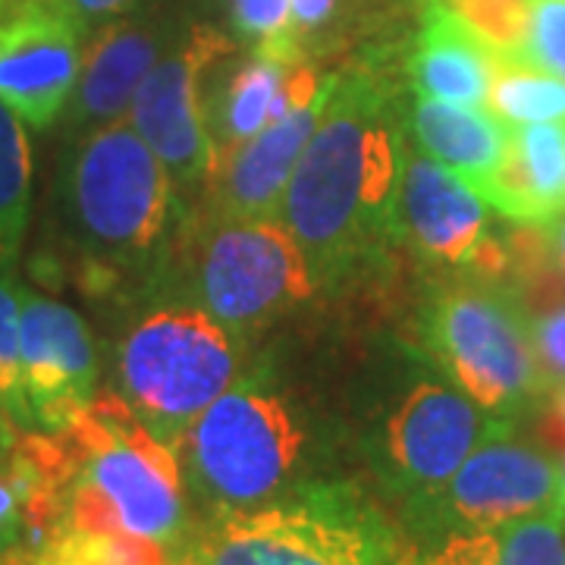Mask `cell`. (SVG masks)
<instances>
[{
    "mask_svg": "<svg viewBox=\"0 0 565 565\" xmlns=\"http://www.w3.org/2000/svg\"><path fill=\"white\" fill-rule=\"evenodd\" d=\"M403 154L384 79L340 76L277 214L302 245L318 289L349 277L396 236Z\"/></svg>",
    "mask_w": 565,
    "mask_h": 565,
    "instance_id": "cell-1",
    "label": "cell"
},
{
    "mask_svg": "<svg viewBox=\"0 0 565 565\" xmlns=\"http://www.w3.org/2000/svg\"><path fill=\"white\" fill-rule=\"evenodd\" d=\"M170 207L173 177L132 122L73 136L57 177V211L85 282L102 289L148 262L163 243Z\"/></svg>",
    "mask_w": 565,
    "mask_h": 565,
    "instance_id": "cell-2",
    "label": "cell"
},
{
    "mask_svg": "<svg viewBox=\"0 0 565 565\" xmlns=\"http://www.w3.org/2000/svg\"><path fill=\"white\" fill-rule=\"evenodd\" d=\"M185 565H418L403 531L343 481H308L277 500L214 515Z\"/></svg>",
    "mask_w": 565,
    "mask_h": 565,
    "instance_id": "cell-3",
    "label": "cell"
},
{
    "mask_svg": "<svg viewBox=\"0 0 565 565\" xmlns=\"http://www.w3.org/2000/svg\"><path fill=\"white\" fill-rule=\"evenodd\" d=\"M308 449L299 412L274 384L243 377L182 434L189 484L214 515L252 509L299 487Z\"/></svg>",
    "mask_w": 565,
    "mask_h": 565,
    "instance_id": "cell-4",
    "label": "cell"
},
{
    "mask_svg": "<svg viewBox=\"0 0 565 565\" xmlns=\"http://www.w3.org/2000/svg\"><path fill=\"white\" fill-rule=\"evenodd\" d=\"M236 374L239 345L233 333L192 305H161L141 315L117 345V393L170 449L236 384Z\"/></svg>",
    "mask_w": 565,
    "mask_h": 565,
    "instance_id": "cell-5",
    "label": "cell"
},
{
    "mask_svg": "<svg viewBox=\"0 0 565 565\" xmlns=\"http://www.w3.org/2000/svg\"><path fill=\"white\" fill-rule=\"evenodd\" d=\"M424 345L487 415L505 418L546 393L525 305L503 282H456L424 318Z\"/></svg>",
    "mask_w": 565,
    "mask_h": 565,
    "instance_id": "cell-6",
    "label": "cell"
},
{
    "mask_svg": "<svg viewBox=\"0 0 565 565\" xmlns=\"http://www.w3.org/2000/svg\"><path fill=\"white\" fill-rule=\"evenodd\" d=\"M54 434H61L73 456V478L95 487L114 505L126 534L158 541L170 550L182 546L185 503L180 456L136 418L120 393H95L92 403Z\"/></svg>",
    "mask_w": 565,
    "mask_h": 565,
    "instance_id": "cell-7",
    "label": "cell"
},
{
    "mask_svg": "<svg viewBox=\"0 0 565 565\" xmlns=\"http://www.w3.org/2000/svg\"><path fill=\"white\" fill-rule=\"evenodd\" d=\"M189 267L199 305L233 337L280 321L318 289L302 245L280 217L204 214Z\"/></svg>",
    "mask_w": 565,
    "mask_h": 565,
    "instance_id": "cell-8",
    "label": "cell"
},
{
    "mask_svg": "<svg viewBox=\"0 0 565 565\" xmlns=\"http://www.w3.org/2000/svg\"><path fill=\"white\" fill-rule=\"evenodd\" d=\"M553 509H565L563 459L544 444L512 437V424L487 437L444 490L412 503L415 519L444 534L497 531Z\"/></svg>",
    "mask_w": 565,
    "mask_h": 565,
    "instance_id": "cell-9",
    "label": "cell"
},
{
    "mask_svg": "<svg viewBox=\"0 0 565 565\" xmlns=\"http://www.w3.org/2000/svg\"><path fill=\"white\" fill-rule=\"evenodd\" d=\"M233 54V41L214 25H192L163 51L141 79L129 122L151 145L177 185L211 180L214 148L204 129V85L214 66Z\"/></svg>",
    "mask_w": 565,
    "mask_h": 565,
    "instance_id": "cell-10",
    "label": "cell"
},
{
    "mask_svg": "<svg viewBox=\"0 0 565 565\" xmlns=\"http://www.w3.org/2000/svg\"><path fill=\"white\" fill-rule=\"evenodd\" d=\"M505 418L487 415L462 390L418 381L403 393L381 434V471L412 503L434 497Z\"/></svg>",
    "mask_w": 565,
    "mask_h": 565,
    "instance_id": "cell-11",
    "label": "cell"
},
{
    "mask_svg": "<svg viewBox=\"0 0 565 565\" xmlns=\"http://www.w3.org/2000/svg\"><path fill=\"white\" fill-rule=\"evenodd\" d=\"M85 39L63 0H0V102L35 129L54 126L73 98Z\"/></svg>",
    "mask_w": 565,
    "mask_h": 565,
    "instance_id": "cell-12",
    "label": "cell"
},
{
    "mask_svg": "<svg viewBox=\"0 0 565 565\" xmlns=\"http://www.w3.org/2000/svg\"><path fill=\"white\" fill-rule=\"evenodd\" d=\"M22 396L29 430H63L98 393V352L70 305L20 286Z\"/></svg>",
    "mask_w": 565,
    "mask_h": 565,
    "instance_id": "cell-13",
    "label": "cell"
},
{
    "mask_svg": "<svg viewBox=\"0 0 565 565\" xmlns=\"http://www.w3.org/2000/svg\"><path fill=\"white\" fill-rule=\"evenodd\" d=\"M396 236H403L427 262L471 267L490 239V211L478 189L446 170L422 148H405Z\"/></svg>",
    "mask_w": 565,
    "mask_h": 565,
    "instance_id": "cell-14",
    "label": "cell"
},
{
    "mask_svg": "<svg viewBox=\"0 0 565 565\" xmlns=\"http://www.w3.org/2000/svg\"><path fill=\"white\" fill-rule=\"evenodd\" d=\"M173 25L158 13H126L104 22L85 39L82 70L66 104V132L82 136L122 120L132 107L141 79L173 44Z\"/></svg>",
    "mask_w": 565,
    "mask_h": 565,
    "instance_id": "cell-15",
    "label": "cell"
},
{
    "mask_svg": "<svg viewBox=\"0 0 565 565\" xmlns=\"http://www.w3.org/2000/svg\"><path fill=\"white\" fill-rule=\"evenodd\" d=\"M340 76L330 73L318 98L282 120L264 126L255 139L233 151L207 180V211L211 217H277L286 185L311 141L318 122L333 102Z\"/></svg>",
    "mask_w": 565,
    "mask_h": 565,
    "instance_id": "cell-16",
    "label": "cell"
},
{
    "mask_svg": "<svg viewBox=\"0 0 565 565\" xmlns=\"http://www.w3.org/2000/svg\"><path fill=\"white\" fill-rule=\"evenodd\" d=\"M497 51L478 39L444 0H422V22L408 54V79L418 98L487 104V88L497 66Z\"/></svg>",
    "mask_w": 565,
    "mask_h": 565,
    "instance_id": "cell-17",
    "label": "cell"
},
{
    "mask_svg": "<svg viewBox=\"0 0 565 565\" xmlns=\"http://www.w3.org/2000/svg\"><path fill=\"white\" fill-rule=\"evenodd\" d=\"M481 199L512 223H546L563 214L565 122L509 126L503 158Z\"/></svg>",
    "mask_w": 565,
    "mask_h": 565,
    "instance_id": "cell-18",
    "label": "cell"
},
{
    "mask_svg": "<svg viewBox=\"0 0 565 565\" xmlns=\"http://www.w3.org/2000/svg\"><path fill=\"white\" fill-rule=\"evenodd\" d=\"M412 132L424 154L481 192L503 158L509 126L484 107L415 98Z\"/></svg>",
    "mask_w": 565,
    "mask_h": 565,
    "instance_id": "cell-19",
    "label": "cell"
},
{
    "mask_svg": "<svg viewBox=\"0 0 565 565\" xmlns=\"http://www.w3.org/2000/svg\"><path fill=\"white\" fill-rule=\"evenodd\" d=\"M302 54H277V51H248L226 79L204 98V129L214 148V170L245 141L255 139L264 126H270L274 98L280 92L286 66ZM211 170V173H214Z\"/></svg>",
    "mask_w": 565,
    "mask_h": 565,
    "instance_id": "cell-20",
    "label": "cell"
},
{
    "mask_svg": "<svg viewBox=\"0 0 565 565\" xmlns=\"http://www.w3.org/2000/svg\"><path fill=\"white\" fill-rule=\"evenodd\" d=\"M487 107L509 126L565 122V79L525 57H497Z\"/></svg>",
    "mask_w": 565,
    "mask_h": 565,
    "instance_id": "cell-21",
    "label": "cell"
},
{
    "mask_svg": "<svg viewBox=\"0 0 565 565\" xmlns=\"http://www.w3.org/2000/svg\"><path fill=\"white\" fill-rule=\"evenodd\" d=\"M32 211V151L22 120L0 102V267L13 270Z\"/></svg>",
    "mask_w": 565,
    "mask_h": 565,
    "instance_id": "cell-22",
    "label": "cell"
},
{
    "mask_svg": "<svg viewBox=\"0 0 565 565\" xmlns=\"http://www.w3.org/2000/svg\"><path fill=\"white\" fill-rule=\"evenodd\" d=\"M39 565H182V553L173 556L170 546L145 541L136 534H92L63 531L54 544L39 556Z\"/></svg>",
    "mask_w": 565,
    "mask_h": 565,
    "instance_id": "cell-23",
    "label": "cell"
},
{
    "mask_svg": "<svg viewBox=\"0 0 565 565\" xmlns=\"http://www.w3.org/2000/svg\"><path fill=\"white\" fill-rule=\"evenodd\" d=\"M490 565H565V509L497 527Z\"/></svg>",
    "mask_w": 565,
    "mask_h": 565,
    "instance_id": "cell-24",
    "label": "cell"
},
{
    "mask_svg": "<svg viewBox=\"0 0 565 565\" xmlns=\"http://www.w3.org/2000/svg\"><path fill=\"white\" fill-rule=\"evenodd\" d=\"M459 20L500 57H522L534 0H444Z\"/></svg>",
    "mask_w": 565,
    "mask_h": 565,
    "instance_id": "cell-25",
    "label": "cell"
},
{
    "mask_svg": "<svg viewBox=\"0 0 565 565\" xmlns=\"http://www.w3.org/2000/svg\"><path fill=\"white\" fill-rule=\"evenodd\" d=\"M0 405L20 430H29L25 396H22L20 355V286L13 270L0 267Z\"/></svg>",
    "mask_w": 565,
    "mask_h": 565,
    "instance_id": "cell-26",
    "label": "cell"
},
{
    "mask_svg": "<svg viewBox=\"0 0 565 565\" xmlns=\"http://www.w3.org/2000/svg\"><path fill=\"white\" fill-rule=\"evenodd\" d=\"M289 3L292 0H233L236 35L252 51L299 54L289 41Z\"/></svg>",
    "mask_w": 565,
    "mask_h": 565,
    "instance_id": "cell-27",
    "label": "cell"
},
{
    "mask_svg": "<svg viewBox=\"0 0 565 565\" xmlns=\"http://www.w3.org/2000/svg\"><path fill=\"white\" fill-rule=\"evenodd\" d=\"M522 57L565 79V0H534Z\"/></svg>",
    "mask_w": 565,
    "mask_h": 565,
    "instance_id": "cell-28",
    "label": "cell"
},
{
    "mask_svg": "<svg viewBox=\"0 0 565 565\" xmlns=\"http://www.w3.org/2000/svg\"><path fill=\"white\" fill-rule=\"evenodd\" d=\"M531 337L537 349V364L544 374L546 390L565 381V305L541 311L531 321Z\"/></svg>",
    "mask_w": 565,
    "mask_h": 565,
    "instance_id": "cell-29",
    "label": "cell"
},
{
    "mask_svg": "<svg viewBox=\"0 0 565 565\" xmlns=\"http://www.w3.org/2000/svg\"><path fill=\"white\" fill-rule=\"evenodd\" d=\"M136 3L139 0H63V7L85 29V35H92L95 29H102L104 22L120 20L126 13H132Z\"/></svg>",
    "mask_w": 565,
    "mask_h": 565,
    "instance_id": "cell-30",
    "label": "cell"
},
{
    "mask_svg": "<svg viewBox=\"0 0 565 565\" xmlns=\"http://www.w3.org/2000/svg\"><path fill=\"white\" fill-rule=\"evenodd\" d=\"M541 444L565 459V381L550 386V403L541 418Z\"/></svg>",
    "mask_w": 565,
    "mask_h": 565,
    "instance_id": "cell-31",
    "label": "cell"
},
{
    "mask_svg": "<svg viewBox=\"0 0 565 565\" xmlns=\"http://www.w3.org/2000/svg\"><path fill=\"white\" fill-rule=\"evenodd\" d=\"M544 236H546V255H550V264H553V274L556 280L565 289V211L556 214L553 221L544 223Z\"/></svg>",
    "mask_w": 565,
    "mask_h": 565,
    "instance_id": "cell-32",
    "label": "cell"
},
{
    "mask_svg": "<svg viewBox=\"0 0 565 565\" xmlns=\"http://www.w3.org/2000/svg\"><path fill=\"white\" fill-rule=\"evenodd\" d=\"M17 434H20V427L13 424V418L7 415V408L0 405V449H10L13 440H17Z\"/></svg>",
    "mask_w": 565,
    "mask_h": 565,
    "instance_id": "cell-33",
    "label": "cell"
},
{
    "mask_svg": "<svg viewBox=\"0 0 565 565\" xmlns=\"http://www.w3.org/2000/svg\"><path fill=\"white\" fill-rule=\"evenodd\" d=\"M418 565H434V563H430V559H427V556H422V563H418Z\"/></svg>",
    "mask_w": 565,
    "mask_h": 565,
    "instance_id": "cell-34",
    "label": "cell"
},
{
    "mask_svg": "<svg viewBox=\"0 0 565 565\" xmlns=\"http://www.w3.org/2000/svg\"><path fill=\"white\" fill-rule=\"evenodd\" d=\"M563 465H565V459H563Z\"/></svg>",
    "mask_w": 565,
    "mask_h": 565,
    "instance_id": "cell-35",
    "label": "cell"
}]
</instances>
